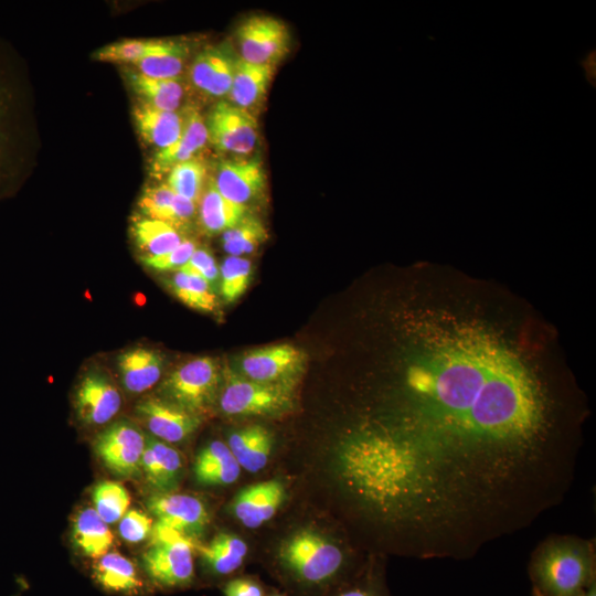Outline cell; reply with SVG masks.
I'll return each mask as SVG.
<instances>
[{"label": "cell", "instance_id": "obj_1", "mask_svg": "<svg viewBox=\"0 0 596 596\" xmlns=\"http://www.w3.org/2000/svg\"><path fill=\"white\" fill-rule=\"evenodd\" d=\"M403 389L470 439L543 467L575 469V450L554 435L546 387L490 332L460 326L425 337Z\"/></svg>", "mask_w": 596, "mask_h": 596}, {"label": "cell", "instance_id": "obj_2", "mask_svg": "<svg viewBox=\"0 0 596 596\" xmlns=\"http://www.w3.org/2000/svg\"><path fill=\"white\" fill-rule=\"evenodd\" d=\"M529 576L533 596H579L596 583L594 541L547 538L532 553Z\"/></svg>", "mask_w": 596, "mask_h": 596}, {"label": "cell", "instance_id": "obj_3", "mask_svg": "<svg viewBox=\"0 0 596 596\" xmlns=\"http://www.w3.org/2000/svg\"><path fill=\"white\" fill-rule=\"evenodd\" d=\"M285 576L304 590L319 592L333 585L347 565L338 544L312 531H301L287 540L278 553Z\"/></svg>", "mask_w": 596, "mask_h": 596}, {"label": "cell", "instance_id": "obj_4", "mask_svg": "<svg viewBox=\"0 0 596 596\" xmlns=\"http://www.w3.org/2000/svg\"><path fill=\"white\" fill-rule=\"evenodd\" d=\"M150 538L142 555L148 576L164 588L189 586L194 579L193 539L160 522L152 525Z\"/></svg>", "mask_w": 596, "mask_h": 596}, {"label": "cell", "instance_id": "obj_5", "mask_svg": "<svg viewBox=\"0 0 596 596\" xmlns=\"http://www.w3.org/2000/svg\"><path fill=\"white\" fill-rule=\"evenodd\" d=\"M220 368L210 356L189 360L172 371L161 385L164 400L200 415L214 403L220 385Z\"/></svg>", "mask_w": 596, "mask_h": 596}, {"label": "cell", "instance_id": "obj_6", "mask_svg": "<svg viewBox=\"0 0 596 596\" xmlns=\"http://www.w3.org/2000/svg\"><path fill=\"white\" fill-rule=\"evenodd\" d=\"M207 141L232 158L249 157L256 149L259 134L256 116L226 99L216 102L204 118Z\"/></svg>", "mask_w": 596, "mask_h": 596}, {"label": "cell", "instance_id": "obj_7", "mask_svg": "<svg viewBox=\"0 0 596 596\" xmlns=\"http://www.w3.org/2000/svg\"><path fill=\"white\" fill-rule=\"evenodd\" d=\"M288 385L266 384L225 373L220 395V407L230 416L272 415L290 405Z\"/></svg>", "mask_w": 596, "mask_h": 596}, {"label": "cell", "instance_id": "obj_8", "mask_svg": "<svg viewBox=\"0 0 596 596\" xmlns=\"http://www.w3.org/2000/svg\"><path fill=\"white\" fill-rule=\"evenodd\" d=\"M238 57L253 64L275 66L290 50V32L279 19L253 14L236 29Z\"/></svg>", "mask_w": 596, "mask_h": 596}, {"label": "cell", "instance_id": "obj_9", "mask_svg": "<svg viewBox=\"0 0 596 596\" xmlns=\"http://www.w3.org/2000/svg\"><path fill=\"white\" fill-rule=\"evenodd\" d=\"M146 437L137 424L120 419L100 432L94 440V451L104 466L123 478L141 473Z\"/></svg>", "mask_w": 596, "mask_h": 596}, {"label": "cell", "instance_id": "obj_10", "mask_svg": "<svg viewBox=\"0 0 596 596\" xmlns=\"http://www.w3.org/2000/svg\"><path fill=\"white\" fill-rule=\"evenodd\" d=\"M211 178L224 198L246 209L259 200L266 189L263 164L254 157L224 159L217 162Z\"/></svg>", "mask_w": 596, "mask_h": 596}, {"label": "cell", "instance_id": "obj_11", "mask_svg": "<svg viewBox=\"0 0 596 596\" xmlns=\"http://www.w3.org/2000/svg\"><path fill=\"white\" fill-rule=\"evenodd\" d=\"M121 402L116 384L103 371L85 373L75 390L76 417L85 426H100L110 422L119 412Z\"/></svg>", "mask_w": 596, "mask_h": 596}, {"label": "cell", "instance_id": "obj_12", "mask_svg": "<svg viewBox=\"0 0 596 596\" xmlns=\"http://www.w3.org/2000/svg\"><path fill=\"white\" fill-rule=\"evenodd\" d=\"M238 55L230 43L211 45L200 51L191 61V85L206 97L226 98Z\"/></svg>", "mask_w": 596, "mask_h": 596}, {"label": "cell", "instance_id": "obj_13", "mask_svg": "<svg viewBox=\"0 0 596 596\" xmlns=\"http://www.w3.org/2000/svg\"><path fill=\"white\" fill-rule=\"evenodd\" d=\"M305 355L291 344H277L245 352L241 358V371L246 379L266 383L289 385L304 366Z\"/></svg>", "mask_w": 596, "mask_h": 596}, {"label": "cell", "instance_id": "obj_14", "mask_svg": "<svg viewBox=\"0 0 596 596\" xmlns=\"http://www.w3.org/2000/svg\"><path fill=\"white\" fill-rule=\"evenodd\" d=\"M135 413L151 436L168 444L187 439L201 419L173 403L159 397H145L136 404Z\"/></svg>", "mask_w": 596, "mask_h": 596}, {"label": "cell", "instance_id": "obj_15", "mask_svg": "<svg viewBox=\"0 0 596 596\" xmlns=\"http://www.w3.org/2000/svg\"><path fill=\"white\" fill-rule=\"evenodd\" d=\"M147 507L157 522L191 539L202 534L209 523L204 503L190 494L158 493L147 500Z\"/></svg>", "mask_w": 596, "mask_h": 596}, {"label": "cell", "instance_id": "obj_16", "mask_svg": "<svg viewBox=\"0 0 596 596\" xmlns=\"http://www.w3.org/2000/svg\"><path fill=\"white\" fill-rule=\"evenodd\" d=\"M206 142L207 131L204 117L191 106L184 108L181 134L171 146L156 152L150 164L151 174L162 177L174 166L195 158Z\"/></svg>", "mask_w": 596, "mask_h": 596}, {"label": "cell", "instance_id": "obj_17", "mask_svg": "<svg viewBox=\"0 0 596 596\" xmlns=\"http://www.w3.org/2000/svg\"><path fill=\"white\" fill-rule=\"evenodd\" d=\"M285 489L278 480L251 485L238 492L232 510L238 521L251 529L269 521L283 503Z\"/></svg>", "mask_w": 596, "mask_h": 596}, {"label": "cell", "instance_id": "obj_18", "mask_svg": "<svg viewBox=\"0 0 596 596\" xmlns=\"http://www.w3.org/2000/svg\"><path fill=\"white\" fill-rule=\"evenodd\" d=\"M275 66L248 63L237 58L226 100L256 116L267 95Z\"/></svg>", "mask_w": 596, "mask_h": 596}, {"label": "cell", "instance_id": "obj_19", "mask_svg": "<svg viewBox=\"0 0 596 596\" xmlns=\"http://www.w3.org/2000/svg\"><path fill=\"white\" fill-rule=\"evenodd\" d=\"M181 470L182 458L179 451L168 443L147 435L141 472L149 486L158 493H169L177 488Z\"/></svg>", "mask_w": 596, "mask_h": 596}, {"label": "cell", "instance_id": "obj_20", "mask_svg": "<svg viewBox=\"0 0 596 596\" xmlns=\"http://www.w3.org/2000/svg\"><path fill=\"white\" fill-rule=\"evenodd\" d=\"M142 217L166 222L179 228L194 217L196 203L175 194L167 183L147 187L138 201Z\"/></svg>", "mask_w": 596, "mask_h": 596}, {"label": "cell", "instance_id": "obj_21", "mask_svg": "<svg viewBox=\"0 0 596 596\" xmlns=\"http://www.w3.org/2000/svg\"><path fill=\"white\" fill-rule=\"evenodd\" d=\"M164 359L150 348L135 347L119 354L117 368L124 389L131 394H140L151 389L160 380Z\"/></svg>", "mask_w": 596, "mask_h": 596}, {"label": "cell", "instance_id": "obj_22", "mask_svg": "<svg viewBox=\"0 0 596 596\" xmlns=\"http://www.w3.org/2000/svg\"><path fill=\"white\" fill-rule=\"evenodd\" d=\"M124 76L139 103L160 110L178 111L187 94V85L181 78L148 77L134 68H126Z\"/></svg>", "mask_w": 596, "mask_h": 596}, {"label": "cell", "instance_id": "obj_23", "mask_svg": "<svg viewBox=\"0 0 596 596\" xmlns=\"http://www.w3.org/2000/svg\"><path fill=\"white\" fill-rule=\"evenodd\" d=\"M132 118L140 137L157 151L171 146L183 127V111H167L138 103L132 109Z\"/></svg>", "mask_w": 596, "mask_h": 596}, {"label": "cell", "instance_id": "obj_24", "mask_svg": "<svg viewBox=\"0 0 596 596\" xmlns=\"http://www.w3.org/2000/svg\"><path fill=\"white\" fill-rule=\"evenodd\" d=\"M241 469L228 446L221 440L203 447L193 465L195 479L203 486L231 485L238 479Z\"/></svg>", "mask_w": 596, "mask_h": 596}, {"label": "cell", "instance_id": "obj_25", "mask_svg": "<svg viewBox=\"0 0 596 596\" xmlns=\"http://www.w3.org/2000/svg\"><path fill=\"white\" fill-rule=\"evenodd\" d=\"M199 220L207 234L224 233L234 227L247 214V209L224 198L207 178L198 202Z\"/></svg>", "mask_w": 596, "mask_h": 596}, {"label": "cell", "instance_id": "obj_26", "mask_svg": "<svg viewBox=\"0 0 596 596\" xmlns=\"http://www.w3.org/2000/svg\"><path fill=\"white\" fill-rule=\"evenodd\" d=\"M227 446L241 468L257 472L268 462L273 439L265 427L253 425L232 433Z\"/></svg>", "mask_w": 596, "mask_h": 596}, {"label": "cell", "instance_id": "obj_27", "mask_svg": "<svg viewBox=\"0 0 596 596\" xmlns=\"http://www.w3.org/2000/svg\"><path fill=\"white\" fill-rule=\"evenodd\" d=\"M207 572L225 577L237 572L247 555V544L237 535L217 534L211 542L198 547Z\"/></svg>", "mask_w": 596, "mask_h": 596}, {"label": "cell", "instance_id": "obj_28", "mask_svg": "<svg viewBox=\"0 0 596 596\" xmlns=\"http://www.w3.org/2000/svg\"><path fill=\"white\" fill-rule=\"evenodd\" d=\"M72 539L82 554L98 558L108 553L114 545V534L94 508L81 510L72 528Z\"/></svg>", "mask_w": 596, "mask_h": 596}, {"label": "cell", "instance_id": "obj_29", "mask_svg": "<svg viewBox=\"0 0 596 596\" xmlns=\"http://www.w3.org/2000/svg\"><path fill=\"white\" fill-rule=\"evenodd\" d=\"M93 575L103 588L110 592L131 593L141 586L134 563L117 552H108L96 558Z\"/></svg>", "mask_w": 596, "mask_h": 596}, {"label": "cell", "instance_id": "obj_30", "mask_svg": "<svg viewBox=\"0 0 596 596\" xmlns=\"http://www.w3.org/2000/svg\"><path fill=\"white\" fill-rule=\"evenodd\" d=\"M130 231L141 256L163 255L183 241L179 231L170 224L147 217L135 220Z\"/></svg>", "mask_w": 596, "mask_h": 596}, {"label": "cell", "instance_id": "obj_31", "mask_svg": "<svg viewBox=\"0 0 596 596\" xmlns=\"http://www.w3.org/2000/svg\"><path fill=\"white\" fill-rule=\"evenodd\" d=\"M177 41L168 39L123 40L98 49L94 53V58L103 62L134 65L149 55L173 47Z\"/></svg>", "mask_w": 596, "mask_h": 596}, {"label": "cell", "instance_id": "obj_32", "mask_svg": "<svg viewBox=\"0 0 596 596\" xmlns=\"http://www.w3.org/2000/svg\"><path fill=\"white\" fill-rule=\"evenodd\" d=\"M189 56V45L183 41H177L173 47L149 55L132 66L136 72L148 77L181 78V74L188 65Z\"/></svg>", "mask_w": 596, "mask_h": 596}, {"label": "cell", "instance_id": "obj_33", "mask_svg": "<svg viewBox=\"0 0 596 596\" xmlns=\"http://www.w3.org/2000/svg\"><path fill=\"white\" fill-rule=\"evenodd\" d=\"M170 287L174 296L185 306L202 312H212L217 300L211 285L201 276L175 272Z\"/></svg>", "mask_w": 596, "mask_h": 596}, {"label": "cell", "instance_id": "obj_34", "mask_svg": "<svg viewBox=\"0 0 596 596\" xmlns=\"http://www.w3.org/2000/svg\"><path fill=\"white\" fill-rule=\"evenodd\" d=\"M268 237L262 221L246 214L234 227L222 233V245L231 256L248 255L255 252Z\"/></svg>", "mask_w": 596, "mask_h": 596}, {"label": "cell", "instance_id": "obj_35", "mask_svg": "<svg viewBox=\"0 0 596 596\" xmlns=\"http://www.w3.org/2000/svg\"><path fill=\"white\" fill-rule=\"evenodd\" d=\"M207 178L205 162L195 157L174 166L167 173L166 183L175 194L198 203Z\"/></svg>", "mask_w": 596, "mask_h": 596}, {"label": "cell", "instance_id": "obj_36", "mask_svg": "<svg viewBox=\"0 0 596 596\" xmlns=\"http://www.w3.org/2000/svg\"><path fill=\"white\" fill-rule=\"evenodd\" d=\"M92 497L95 511L107 524L119 521L129 510L130 494L117 481L105 480L97 483Z\"/></svg>", "mask_w": 596, "mask_h": 596}, {"label": "cell", "instance_id": "obj_37", "mask_svg": "<svg viewBox=\"0 0 596 596\" xmlns=\"http://www.w3.org/2000/svg\"><path fill=\"white\" fill-rule=\"evenodd\" d=\"M252 263L242 256L224 258L220 267V290L226 302H234L248 288L252 278Z\"/></svg>", "mask_w": 596, "mask_h": 596}, {"label": "cell", "instance_id": "obj_38", "mask_svg": "<svg viewBox=\"0 0 596 596\" xmlns=\"http://www.w3.org/2000/svg\"><path fill=\"white\" fill-rule=\"evenodd\" d=\"M196 249V245L191 240H183L172 251L160 256H140L141 263L158 272L175 270L178 272L191 257Z\"/></svg>", "mask_w": 596, "mask_h": 596}, {"label": "cell", "instance_id": "obj_39", "mask_svg": "<svg viewBox=\"0 0 596 596\" xmlns=\"http://www.w3.org/2000/svg\"><path fill=\"white\" fill-rule=\"evenodd\" d=\"M152 519L138 509L128 510L119 520L120 536L129 543H139L150 536Z\"/></svg>", "mask_w": 596, "mask_h": 596}, {"label": "cell", "instance_id": "obj_40", "mask_svg": "<svg viewBox=\"0 0 596 596\" xmlns=\"http://www.w3.org/2000/svg\"><path fill=\"white\" fill-rule=\"evenodd\" d=\"M178 272L201 276L210 285L214 283L220 275L214 257L204 248H196L189 260Z\"/></svg>", "mask_w": 596, "mask_h": 596}, {"label": "cell", "instance_id": "obj_41", "mask_svg": "<svg viewBox=\"0 0 596 596\" xmlns=\"http://www.w3.org/2000/svg\"><path fill=\"white\" fill-rule=\"evenodd\" d=\"M224 596H266L259 582L252 577H234L222 588Z\"/></svg>", "mask_w": 596, "mask_h": 596}, {"label": "cell", "instance_id": "obj_42", "mask_svg": "<svg viewBox=\"0 0 596 596\" xmlns=\"http://www.w3.org/2000/svg\"><path fill=\"white\" fill-rule=\"evenodd\" d=\"M332 596H387L377 577H366L362 581L343 586Z\"/></svg>", "mask_w": 596, "mask_h": 596}, {"label": "cell", "instance_id": "obj_43", "mask_svg": "<svg viewBox=\"0 0 596 596\" xmlns=\"http://www.w3.org/2000/svg\"><path fill=\"white\" fill-rule=\"evenodd\" d=\"M8 102H9L8 93L6 92L4 88L0 86V169L2 166L1 163L2 158H4L6 140H7L6 131L4 129H2V118L4 119L6 117V111L8 110V105H7Z\"/></svg>", "mask_w": 596, "mask_h": 596}, {"label": "cell", "instance_id": "obj_44", "mask_svg": "<svg viewBox=\"0 0 596 596\" xmlns=\"http://www.w3.org/2000/svg\"><path fill=\"white\" fill-rule=\"evenodd\" d=\"M579 596H596V583L592 584L584 593Z\"/></svg>", "mask_w": 596, "mask_h": 596}, {"label": "cell", "instance_id": "obj_45", "mask_svg": "<svg viewBox=\"0 0 596 596\" xmlns=\"http://www.w3.org/2000/svg\"><path fill=\"white\" fill-rule=\"evenodd\" d=\"M269 596H285L284 594H278V593H275V594H272Z\"/></svg>", "mask_w": 596, "mask_h": 596}]
</instances>
